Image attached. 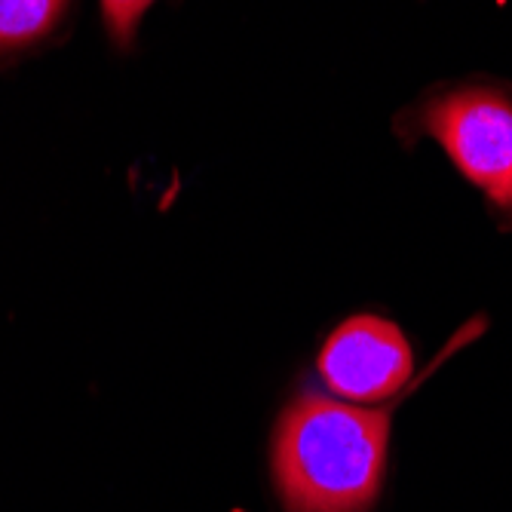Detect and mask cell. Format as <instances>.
<instances>
[{"mask_svg": "<svg viewBox=\"0 0 512 512\" xmlns=\"http://www.w3.org/2000/svg\"><path fill=\"white\" fill-rule=\"evenodd\" d=\"M390 414L304 396L276 427L273 479L289 512H368L387 473Z\"/></svg>", "mask_w": 512, "mask_h": 512, "instance_id": "cell-1", "label": "cell"}, {"mask_svg": "<svg viewBox=\"0 0 512 512\" xmlns=\"http://www.w3.org/2000/svg\"><path fill=\"white\" fill-rule=\"evenodd\" d=\"M417 129L436 138L494 209L512 215V99L503 89H448L417 111Z\"/></svg>", "mask_w": 512, "mask_h": 512, "instance_id": "cell-2", "label": "cell"}, {"mask_svg": "<svg viewBox=\"0 0 512 512\" xmlns=\"http://www.w3.org/2000/svg\"><path fill=\"white\" fill-rule=\"evenodd\" d=\"M411 347L393 322L353 316L319 350V375L338 399L375 405L396 396L411 378Z\"/></svg>", "mask_w": 512, "mask_h": 512, "instance_id": "cell-3", "label": "cell"}, {"mask_svg": "<svg viewBox=\"0 0 512 512\" xmlns=\"http://www.w3.org/2000/svg\"><path fill=\"white\" fill-rule=\"evenodd\" d=\"M71 0H0V59L25 53L50 37Z\"/></svg>", "mask_w": 512, "mask_h": 512, "instance_id": "cell-4", "label": "cell"}, {"mask_svg": "<svg viewBox=\"0 0 512 512\" xmlns=\"http://www.w3.org/2000/svg\"><path fill=\"white\" fill-rule=\"evenodd\" d=\"M151 4H154V0H102L105 28H108L117 50H129V46H132L138 22L145 19Z\"/></svg>", "mask_w": 512, "mask_h": 512, "instance_id": "cell-5", "label": "cell"}]
</instances>
